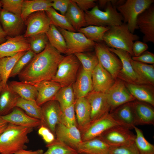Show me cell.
<instances>
[{
	"label": "cell",
	"instance_id": "6da1fadb",
	"mask_svg": "<svg viewBox=\"0 0 154 154\" xmlns=\"http://www.w3.org/2000/svg\"><path fill=\"white\" fill-rule=\"evenodd\" d=\"M64 56L48 42L45 49L36 54L18 75L19 80L29 84L51 80Z\"/></svg>",
	"mask_w": 154,
	"mask_h": 154
},
{
	"label": "cell",
	"instance_id": "7a4b0ae2",
	"mask_svg": "<svg viewBox=\"0 0 154 154\" xmlns=\"http://www.w3.org/2000/svg\"><path fill=\"white\" fill-rule=\"evenodd\" d=\"M33 128L8 123L0 135V154H12L27 148L29 142L28 135Z\"/></svg>",
	"mask_w": 154,
	"mask_h": 154
},
{
	"label": "cell",
	"instance_id": "3957f363",
	"mask_svg": "<svg viewBox=\"0 0 154 154\" xmlns=\"http://www.w3.org/2000/svg\"><path fill=\"white\" fill-rule=\"evenodd\" d=\"M139 38L131 33L126 24L110 27L105 34L103 42L110 48L125 51L133 56L132 50L133 43Z\"/></svg>",
	"mask_w": 154,
	"mask_h": 154
},
{
	"label": "cell",
	"instance_id": "277c9868",
	"mask_svg": "<svg viewBox=\"0 0 154 154\" xmlns=\"http://www.w3.org/2000/svg\"><path fill=\"white\" fill-rule=\"evenodd\" d=\"M110 0L104 11L96 5L90 10L84 12L86 26L95 25L110 27L123 23V19L121 14Z\"/></svg>",
	"mask_w": 154,
	"mask_h": 154
},
{
	"label": "cell",
	"instance_id": "5b68a950",
	"mask_svg": "<svg viewBox=\"0 0 154 154\" xmlns=\"http://www.w3.org/2000/svg\"><path fill=\"white\" fill-rule=\"evenodd\" d=\"M154 2L153 0H127L116 7L123 17V23L126 24L130 31L134 33L138 29L136 25L138 16Z\"/></svg>",
	"mask_w": 154,
	"mask_h": 154
},
{
	"label": "cell",
	"instance_id": "8992f818",
	"mask_svg": "<svg viewBox=\"0 0 154 154\" xmlns=\"http://www.w3.org/2000/svg\"><path fill=\"white\" fill-rule=\"evenodd\" d=\"M80 64L74 54L64 56L52 80L58 83L62 87L72 85L76 80Z\"/></svg>",
	"mask_w": 154,
	"mask_h": 154
},
{
	"label": "cell",
	"instance_id": "52a82bcc",
	"mask_svg": "<svg viewBox=\"0 0 154 154\" xmlns=\"http://www.w3.org/2000/svg\"><path fill=\"white\" fill-rule=\"evenodd\" d=\"M66 41V55L93 51L95 42L88 39L82 33L71 32L58 28Z\"/></svg>",
	"mask_w": 154,
	"mask_h": 154
},
{
	"label": "cell",
	"instance_id": "ba28073f",
	"mask_svg": "<svg viewBox=\"0 0 154 154\" xmlns=\"http://www.w3.org/2000/svg\"><path fill=\"white\" fill-rule=\"evenodd\" d=\"M94 50L99 63L116 79L122 67L119 58L104 42H95Z\"/></svg>",
	"mask_w": 154,
	"mask_h": 154
},
{
	"label": "cell",
	"instance_id": "9c48e42d",
	"mask_svg": "<svg viewBox=\"0 0 154 154\" xmlns=\"http://www.w3.org/2000/svg\"><path fill=\"white\" fill-rule=\"evenodd\" d=\"M110 147L129 145L135 143L136 135L123 126H113L99 136Z\"/></svg>",
	"mask_w": 154,
	"mask_h": 154
},
{
	"label": "cell",
	"instance_id": "30bf717a",
	"mask_svg": "<svg viewBox=\"0 0 154 154\" xmlns=\"http://www.w3.org/2000/svg\"><path fill=\"white\" fill-rule=\"evenodd\" d=\"M106 93L110 107V112L120 106L135 99L129 91L125 84L120 80L116 79Z\"/></svg>",
	"mask_w": 154,
	"mask_h": 154
},
{
	"label": "cell",
	"instance_id": "8fae6325",
	"mask_svg": "<svg viewBox=\"0 0 154 154\" xmlns=\"http://www.w3.org/2000/svg\"><path fill=\"white\" fill-rule=\"evenodd\" d=\"M109 49L118 56L122 64V67L117 77H119L128 83L138 85L146 84L133 69L131 63L132 56L130 54L122 50L110 47Z\"/></svg>",
	"mask_w": 154,
	"mask_h": 154
},
{
	"label": "cell",
	"instance_id": "7c38bea8",
	"mask_svg": "<svg viewBox=\"0 0 154 154\" xmlns=\"http://www.w3.org/2000/svg\"><path fill=\"white\" fill-rule=\"evenodd\" d=\"M119 123L108 113L100 118L91 122L84 131L81 132L82 141H87L100 136L111 127Z\"/></svg>",
	"mask_w": 154,
	"mask_h": 154
},
{
	"label": "cell",
	"instance_id": "4fadbf2b",
	"mask_svg": "<svg viewBox=\"0 0 154 154\" xmlns=\"http://www.w3.org/2000/svg\"><path fill=\"white\" fill-rule=\"evenodd\" d=\"M27 30L23 35L27 38L37 34L46 33L50 25V21L45 11L34 13L29 15L25 21Z\"/></svg>",
	"mask_w": 154,
	"mask_h": 154
},
{
	"label": "cell",
	"instance_id": "5bb4252c",
	"mask_svg": "<svg viewBox=\"0 0 154 154\" xmlns=\"http://www.w3.org/2000/svg\"><path fill=\"white\" fill-rule=\"evenodd\" d=\"M85 97L90 106L91 122L110 113V107L106 93L93 90Z\"/></svg>",
	"mask_w": 154,
	"mask_h": 154
},
{
	"label": "cell",
	"instance_id": "9a60e30c",
	"mask_svg": "<svg viewBox=\"0 0 154 154\" xmlns=\"http://www.w3.org/2000/svg\"><path fill=\"white\" fill-rule=\"evenodd\" d=\"M41 125L48 128L55 135L56 125L60 122L62 110L58 102L53 100L41 106Z\"/></svg>",
	"mask_w": 154,
	"mask_h": 154
},
{
	"label": "cell",
	"instance_id": "2e32d148",
	"mask_svg": "<svg viewBox=\"0 0 154 154\" xmlns=\"http://www.w3.org/2000/svg\"><path fill=\"white\" fill-rule=\"evenodd\" d=\"M30 50L28 40L21 35L7 36L6 41L0 44V58L12 56L18 53Z\"/></svg>",
	"mask_w": 154,
	"mask_h": 154
},
{
	"label": "cell",
	"instance_id": "e0dca14e",
	"mask_svg": "<svg viewBox=\"0 0 154 154\" xmlns=\"http://www.w3.org/2000/svg\"><path fill=\"white\" fill-rule=\"evenodd\" d=\"M136 25L143 35L144 42L154 43V5L151 4L138 16Z\"/></svg>",
	"mask_w": 154,
	"mask_h": 154
},
{
	"label": "cell",
	"instance_id": "ac0fdd59",
	"mask_svg": "<svg viewBox=\"0 0 154 154\" xmlns=\"http://www.w3.org/2000/svg\"><path fill=\"white\" fill-rule=\"evenodd\" d=\"M0 23L7 36L11 37L21 35L25 25L21 15L2 9L0 15Z\"/></svg>",
	"mask_w": 154,
	"mask_h": 154
},
{
	"label": "cell",
	"instance_id": "d6986e66",
	"mask_svg": "<svg viewBox=\"0 0 154 154\" xmlns=\"http://www.w3.org/2000/svg\"><path fill=\"white\" fill-rule=\"evenodd\" d=\"M55 135L57 139L76 150L82 141L81 132L76 126L67 127L59 122L55 127Z\"/></svg>",
	"mask_w": 154,
	"mask_h": 154
},
{
	"label": "cell",
	"instance_id": "ffe728a7",
	"mask_svg": "<svg viewBox=\"0 0 154 154\" xmlns=\"http://www.w3.org/2000/svg\"><path fill=\"white\" fill-rule=\"evenodd\" d=\"M93 90L106 93L114 84L115 80L99 63L92 72Z\"/></svg>",
	"mask_w": 154,
	"mask_h": 154
},
{
	"label": "cell",
	"instance_id": "44dd1931",
	"mask_svg": "<svg viewBox=\"0 0 154 154\" xmlns=\"http://www.w3.org/2000/svg\"><path fill=\"white\" fill-rule=\"evenodd\" d=\"M31 84L35 86L38 92L36 101L40 106L48 101L54 100L56 93L62 87L59 83L52 80H42Z\"/></svg>",
	"mask_w": 154,
	"mask_h": 154
},
{
	"label": "cell",
	"instance_id": "7402d4cb",
	"mask_svg": "<svg viewBox=\"0 0 154 154\" xmlns=\"http://www.w3.org/2000/svg\"><path fill=\"white\" fill-rule=\"evenodd\" d=\"M1 116L8 123L16 125L33 128L41 125L40 120L29 116L17 107H15L9 114Z\"/></svg>",
	"mask_w": 154,
	"mask_h": 154
},
{
	"label": "cell",
	"instance_id": "603a6c76",
	"mask_svg": "<svg viewBox=\"0 0 154 154\" xmlns=\"http://www.w3.org/2000/svg\"><path fill=\"white\" fill-rule=\"evenodd\" d=\"M110 113L121 125L130 129L135 126L133 102L125 103Z\"/></svg>",
	"mask_w": 154,
	"mask_h": 154
},
{
	"label": "cell",
	"instance_id": "cb8c5ba5",
	"mask_svg": "<svg viewBox=\"0 0 154 154\" xmlns=\"http://www.w3.org/2000/svg\"><path fill=\"white\" fill-rule=\"evenodd\" d=\"M74 108L77 127L81 132L86 129L91 122L90 106L84 97L76 99Z\"/></svg>",
	"mask_w": 154,
	"mask_h": 154
},
{
	"label": "cell",
	"instance_id": "d4e9b609",
	"mask_svg": "<svg viewBox=\"0 0 154 154\" xmlns=\"http://www.w3.org/2000/svg\"><path fill=\"white\" fill-rule=\"evenodd\" d=\"M72 87L76 99L85 97L93 90L92 73L81 68Z\"/></svg>",
	"mask_w": 154,
	"mask_h": 154
},
{
	"label": "cell",
	"instance_id": "484cf974",
	"mask_svg": "<svg viewBox=\"0 0 154 154\" xmlns=\"http://www.w3.org/2000/svg\"><path fill=\"white\" fill-rule=\"evenodd\" d=\"M133 103L135 126L154 124V110L152 106L141 101Z\"/></svg>",
	"mask_w": 154,
	"mask_h": 154
},
{
	"label": "cell",
	"instance_id": "4316f807",
	"mask_svg": "<svg viewBox=\"0 0 154 154\" xmlns=\"http://www.w3.org/2000/svg\"><path fill=\"white\" fill-rule=\"evenodd\" d=\"M110 147L99 137L82 141L77 149L78 153L108 154Z\"/></svg>",
	"mask_w": 154,
	"mask_h": 154
},
{
	"label": "cell",
	"instance_id": "83f0119b",
	"mask_svg": "<svg viewBox=\"0 0 154 154\" xmlns=\"http://www.w3.org/2000/svg\"><path fill=\"white\" fill-rule=\"evenodd\" d=\"M20 96L13 90L7 83L0 94V116L6 115L16 107Z\"/></svg>",
	"mask_w": 154,
	"mask_h": 154
},
{
	"label": "cell",
	"instance_id": "f1b7e54d",
	"mask_svg": "<svg viewBox=\"0 0 154 154\" xmlns=\"http://www.w3.org/2000/svg\"><path fill=\"white\" fill-rule=\"evenodd\" d=\"M65 16L76 31L86 26L84 12L73 0H70Z\"/></svg>",
	"mask_w": 154,
	"mask_h": 154
},
{
	"label": "cell",
	"instance_id": "f546056e",
	"mask_svg": "<svg viewBox=\"0 0 154 154\" xmlns=\"http://www.w3.org/2000/svg\"><path fill=\"white\" fill-rule=\"evenodd\" d=\"M52 0H24L21 17L25 22L31 14L38 11H46L52 7Z\"/></svg>",
	"mask_w": 154,
	"mask_h": 154
},
{
	"label": "cell",
	"instance_id": "4dcf8cb0",
	"mask_svg": "<svg viewBox=\"0 0 154 154\" xmlns=\"http://www.w3.org/2000/svg\"><path fill=\"white\" fill-rule=\"evenodd\" d=\"M9 84L14 91L20 97L28 100H36L38 92L33 84L15 81H11Z\"/></svg>",
	"mask_w": 154,
	"mask_h": 154
},
{
	"label": "cell",
	"instance_id": "1f68e13d",
	"mask_svg": "<svg viewBox=\"0 0 154 154\" xmlns=\"http://www.w3.org/2000/svg\"><path fill=\"white\" fill-rule=\"evenodd\" d=\"M25 52H21L12 56L0 58V75L3 88L7 84L10 75L17 62Z\"/></svg>",
	"mask_w": 154,
	"mask_h": 154
},
{
	"label": "cell",
	"instance_id": "d6a6232c",
	"mask_svg": "<svg viewBox=\"0 0 154 154\" xmlns=\"http://www.w3.org/2000/svg\"><path fill=\"white\" fill-rule=\"evenodd\" d=\"M131 63L135 71L146 84L153 85L154 84V67L150 65L133 60Z\"/></svg>",
	"mask_w": 154,
	"mask_h": 154
},
{
	"label": "cell",
	"instance_id": "836d02e7",
	"mask_svg": "<svg viewBox=\"0 0 154 154\" xmlns=\"http://www.w3.org/2000/svg\"><path fill=\"white\" fill-rule=\"evenodd\" d=\"M46 34L51 46L61 54H66L67 50L66 41L58 29L51 24Z\"/></svg>",
	"mask_w": 154,
	"mask_h": 154
},
{
	"label": "cell",
	"instance_id": "e575fe53",
	"mask_svg": "<svg viewBox=\"0 0 154 154\" xmlns=\"http://www.w3.org/2000/svg\"><path fill=\"white\" fill-rule=\"evenodd\" d=\"M131 95L139 101L154 106V97L152 93L147 89L138 84L127 83L125 84Z\"/></svg>",
	"mask_w": 154,
	"mask_h": 154
},
{
	"label": "cell",
	"instance_id": "d590c367",
	"mask_svg": "<svg viewBox=\"0 0 154 154\" xmlns=\"http://www.w3.org/2000/svg\"><path fill=\"white\" fill-rule=\"evenodd\" d=\"M76 99L72 85L62 87L54 98L59 103L62 110L74 104Z\"/></svg>",
	"mask_w": 154,
	"mask_h": 154
},
{
	"label": "cell",
	"instance_id": "8d00e7d4",
	"mask_svg": "<svg viewBox=\"0 0 154 154\" xmlns=\"http://www.w3.org/2000/svg\"><path fill=\"white\" fill-rule=\"evenodd\" d=\"M110 27L89 25L81 28L77 31L82 33L90 40L95 42H103L104 35Z\"/></svg>",
	"mask_w": 154,
	"mask_h": 154
},
{
	"label": "cell",
	"instance_id": "74e56055",
	"mask_svg": "<svg viewBox=\"0 0 154 154\" xmlns=\"http://www.w3.org/2000/svg\"><path fill=\"white\" fill-rule=\"evenodd\" d=\"M16 107L24 110L31 117L40 120L42 119L41 106L38 105L36 100H28L19 97Z\"/></svg>",
	"mask_w": 154,
	"mask_h": 154
},
{
	"label": "cell",
	"instance_id": "f35d334b",
	"mask_svg": "<svg viewBox=\"0 0 154 154\" xmlns=\"http://www.w3.org/2000/svg\"><path fill=\"white\" fill-rule=\"evenodd\" d=\"M45 11L51 24L68 31L76 32L65 15L58 13L52 7H50Z\"/></svg>",
	"mask_w": 154,
	"mask_h": 154
},
{
	"label": "cell",
	"instance_id": "ab89813d",
	"mask_svg": "<svg viewBox=\"0 0 154 154\" xmlns=\"http://www.w3.org/2000/svg\"><path fill=\"white\" fill-rule=\"evenodd\" d=\"M85 71L92 73L99 62L95 51L79 52L74 54Z\"/></svg>",
	"mask_w": 154,
	"mask_h": 154
},
{
	"label": "cell",
	"instance_id": "60d3db41",
	"mask_svg": "<svg viewBox=\"0 0 154 154\" xmlns=\"http://www.w3.org/2000/svg\"><path fill=\"white\" fill-rule=\"evenodd\" d=\"M134 129L136 133L135 143L139 154H154V145L145 138L142 131L136 126Z\"/></svg>",
	"mask_w": 154,
	"mask_h": 154
},
{
	"label": "cell",
	"instance_id": "b9f144b4",
	"mask_svg": "<svg viewBox=\"0 0 154 154\" xmlns=\"http://www.w3.org/2000/svg\"><path fill=\"white\" fill-rule=\"evenodd\" d=\"M46 147L48 149L42 154H78L76 150L56 138Z\"/></svg>",
	"mask_w": 154,
	"mask_h": 154
},
{
	"label": "cell",
	"instance_id": "7bdbcfd3",
	"mask_svg": "<svg viewBox=\"0 0 154 154\" xmlns=\"http://www.w3.org/2000/svg\"><path fill=\"white\" fill-rule=\"evenodd\" d=\"M27 38L30 50L35 54L42 52L48 42L45 33H42L31 36Z\"/></svg>",
	"mask_w": 154,
	"mask_h": 154
},
{
	"label": "cell",
	"instance_id": "ee69618b",
	"mask_svg": "<svg viewBox=\"0 0 154 154\" xmlns=\"http://www.w3.org/2000/svg\"><path fill=\"white\" fill-rule=\"evenodd\" d=\"M35 54L31 50L26 52L17 62L10 75L9 78L18 75Z\"/></svg>",
	"mask_w": 154,
	"mask_h": 154
},
{
	"label": "cell",
	"instance_id": "f6af8a7d",
	"mask_svg": "<svg viewBox=\"0 0 154 154\" xmlns=\"http://www.w3.org/2000/svg\"><path fill=\"white\" fill-rule=\"evenodd\" d=\"M60 123L67 127L77 126L74 104L62 110Z\"/></svg>",
	"mask_w": 154,
	"mask_h": 154
},
{
	"label": "cell",
	"instance_id": "bcb514c9",
	"mask_svg": "<svg viewBox=\"0 0 154 154\" xmlns=\"http://www.w3.org/2000/svg\"><path fill=\"white\" fill-rule=\"evenodd\" d=\"M24 0H1L2 9L7 12L21 15Z\"/></svg>",
	"mask_w": 154,
	"mask_h": 154
},
{
	"label": "cell",
	"instance_id": "7dc6e473",
	"mask_svg": "<svg viewBox=\"0 0 154 154\" xmlns=\"http://www.w3.org/2000/svg\"><path fill=\"white\" fill-rule=\"evenodd\" d=\"M108 154H139L135 143L132 144L110 147Z\"/></svg>",
	"mask_w": 154,
	"mask_h": 154
},
{
	"label": "cell",
	"instance_id": "c3c4849f",
	"mask_svg": "<svg viewBox=\"0 0 154 154\" xmlns=\"http://www.w3.org/2000/svg\"><path fill=\"white\" fill-rule=\"evenodd\" d=\"M38 133L47 144L52 142L55 139V135L48 128L42 125L40 126Z\"/></svg>",
	"mask_w": 154,
	"mask_h": 154
},
{
	"label": "cell",
	"instance_id": "681fc988",
	"mask_svg": "<svg viewBox=\"0 0 154 154\" xmlns=\"http://www.w3.org/2000/svg\"><path fill=\"white\" fill-rule=\"evenodd\" d=\"M132 60L145 64H153L154 54L150 52L145 51L138 56H132Z\"/></svg>",
	"mask_w": 154,
	"mask_h": 154
},
{
	"label": "cell",
	"instance_id": "f907efd6",
	"mask_svg": "<svg viewBox=\"0 0 154 154\" xmlns=\"http://www.w3.org/2000/svg\"><path fill=\"white\" fill-rule=\"evenodd\" d=\"M148 46L146 43L137 40L133 43L132 50L133 56L140 55L148 49Z\"/></svg>",
	"mask_w": 154,
	"mask_h": 154
},
{
	"label": "cell",
	"instance_id": "816d5d0a",
	"mask_svg": "<svg viewBox=\"0 0 154 154\" xmlns=\"http://www.w3.org/2000/svg\"><path fill=\"white\" fill-rule=\"evenodd\" d=\"M84 12L92 9L96 5V0H73Z\"/></svg>",
	"mask_w": 154,
	"mask_h": 154
},
{
	"label": "cell",
	"instance_id": "f5cc1de1",
	"mask_svg": "<svg viewBox=\"0 0 154 154\" xmlns=\"http://www.w3.org/2000/svg\"><path fill=\"white\" fill-rule=\"evenodd\" d=\"M43 153L44 151L42 149H39L34 151L22 149L12 154H42Z\"/></svg>",
	"mask_w": 154,
	"mask_h": 154
},
{
	"label": "cell",
	"instance_id": "db71d44e",
	"mask_svg": "<svg viewBox=\"0 0 154 154\" xmlns=\"http://www.w3.org/2000/svg\"><path fill=\"white\" fill-rule=\"evenodd\" d=\"M8 123L3 120L0 116V135L6 129Z\"/></svg>",
	"mask_w": 154,
	"mask_h": 154
},
{
	"label": "cell",
	"instance_id": "11a10c76",
	"mask_svg": "<svg viewBox=\"0 0 154 154\" xmlns=\"http://www.w3.org/2000/svg\"><path fill=\"white\" fill-rule=\"evenodd\" d=\"M7 36V35L3 30L0 23V44L6 41Z\"/></svg>",
	"mask_w": 154,
	"mask_h": 154
},
{
	"label": "cell",
	"instance_id": "9f6ffc18",
	"mask_svg": "<svg viewBox=\"0 0 154 154\" xmlns=\"http://www.w3.org/2000/svg\"><path fill=\"white\" fill-rule=\"evenodd\" d=\"M109 0H100L98 1L99 5L100 7H105Z\"/></svg>",
	"mask_w": 154,
	"mask_h": 154
},
{
	"label": "cell",
	"instance_id": "6f0895ef",
	"mask_svg": "<svg viewBox=\"0 0 154 154\" xmlns=\"http://www.w3.org/2000/svg\"><path fill=\"white\" fill-rule=\"evenodd\" d=\"M3 88V86L2 84V83L1 81H0V94Z\"/></svg>",
	"mask_w": 154,
	"mask_h": 154
},
{
	"label": "cell",
	"instance_id": "680465c9",
	"mask_svg": "<svg viewBox=\"0 0 154 154\" xmlns=\"http://www.w3.org/2000/svg\"><path fill=\"white\" fill-rule=\"evenodd\" d=\"M2 9V4H1V0H0V15L1 12V11Z\"/></svg>",
	"mask_w": 154,
	"mask_h": 154
},
{
	"label": "cell",
	"instance_id": "91938a15",
	"mask_svg": "<svg viewBox=\"0 0 154 154\" xmlns=\"http://www.w3.org/2000/svg\"><path fill=\"white\" fill-rule=\"evenodd\" d=\"M0 81H1V77L0 76Z\"/></svg>",
	"mask_w": 154,
	"mask_h": 154
},
{
	"label": "cell",
	"instance_id": "94428289",
	"mask_svg": "<svg viewBox=\"0 0 154 154\" xmlns=\"http://www.w3.org/2000/svg\"><path fill=\"white\" fill-rule=\"evenodd\" d=\"M78 154H83V153H78Z\"/></svg>",
	"mask_w": 154,
	"mask_h": 154
}]
</instances>
